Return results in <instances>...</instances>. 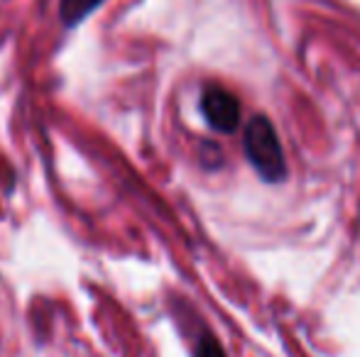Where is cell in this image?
I'll use <instances>...</instances> for the list:
<instances>
[{"label": "cell", "instance_id": "obj_4", "mask_svg": "<svg viewBox=\"0 0 360 357\" xmlns=\"http://www.w3.org/2000/svg\"><path fill=\"white\" fill-rule=\"evenodd\" d=\"M196 357H228L226 350L221 348V343H218L216 338H211V335H204L199 343V348H196Z\"/></svg>", "mask_w": 360, "mask_h": 357}, {"label": "cell", "instance_id": "obj_3", "mask_svg": "<svg viewBox=\"0 0 360 357\" xmlns=\"http://www.w3.org/2000/svg\"><path fill=\"white\" fill-rule=\"evenodd\" d=\"M101 3H103V0H62V5H59V15H62L64 25L74 27V25H79L81 20L89 18V15L94 13Z\"/></svg>", "mask_w": 360, "mask_h": 357}, {"label": "cell", "instance_id": "obj_2", "mask_svg": "<svg viewBox=\"0 0 360 357\" xmlns=\"http://www.w3.org/2000/svg\"><path fill=\"white\" fill-rule=\"evenodd\" d=\"M201 113L216 133L231 135L240 125V103L223 86H206L201 93Z\"/></svg>", "mask_w": 360, "mask_h": 357}, {"label": "cell", "instance_id": "obj_1", "mask_svg": "<svg viewBox=\"0 0 360 357\" xmlns=\"http://www.w3.org/2000/svg\"><path fill=\"white\" fill-rule=\"evenodd\" d=\"M245 157L265 181H282L287 177L285 149L275 125L265 115H255L245 128Z\"/></svg>", "mask_w": 360, "mask_h": 357}]
</instances>
